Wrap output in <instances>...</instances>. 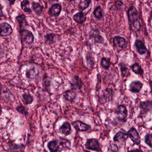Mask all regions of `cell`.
I'll list each match as a JSON object with an SVG mask.
<instances>
[{
    "mask_svg": "<svg viewBox=\"0 0 152 152\" xmlns=\"http://www.w3.org/2000/svg\"><path fill=\"white\" fill-rule=\"evenodd\" d=\"M144 84L140 81H133L129 85V90L133 93H138L143 88Z\"/></svg>",
    "mask_w": 152,
    "mask_h": 152,
    "instance_id": "11",
    "label": "cell"
},
{
    "mask_svg": "<svg viewBox=\"0 0 152 152\" xmlns=\"http://www.w3.org/2000/svg\"><path fill=\"white\" fill-rule=\"evenodd\" d=\"M124 5V3L122 1H117L115 2V6L116 8L120 9Z\"/></svg>",
    "mask_w": 152,
    "mask_h": 152,
    "instance_id": "38",
    "label": "cell"
},
{
    "mask_svg": "<svg viewBox=\"0 0 152 152\" xmlns=\"http://www.w3.org/2000/svg\"><path fill=\"white\" fill-rule=\"evenodd\" d=\"M119 66H120V70H121V74L122 77H127L129 75V71L127 64L121 63L119 64Z\"/></svg>",
    "mask_w": 152,
    "mask_h": 152,
    "instance_id": "22",
    "label": "cell"
},
{
    "mask_svg": "<svg viewBox=\"0 0 152 152\" xmlns=\"http://www.w3.org/2000/svg\"><path fill=\"white\" fill-rule=\"evenodd\" d=\"M62 10V6L60 4L56 3L53 4L49 10V14L52 17H57L61 14Z\"/></svg>",
    "mask_w": 152,
    "mask_h": 152,
    "instance_id": "12",
    "label": "cell"
},
{
    "mask_svg": "<svg viewBox=\"0 0 152 152\" xmlns=\"http://www.w3.org/2000/svg\"><path fill=\"white\" fill-rule=\"evenodd\" d=\"M113 47L117 49L124 50L128 46V42L124 37L120 36H115L113 39Z\"/></svg>",
    "mask_w": 152,
    "mask_h": 152,
    "instance_id": "2",
    "label": "cell"
},
{
    "mask_svg": "<svg viewBox=\"0 0 152 152\" xmlns=\"http://www.w3.org/2000/svg\"><path fill=\"white\" fill-rule=\"evenodd\" d=\"M16 110L20 114L25 115H26L28 114V109L22 105L16 108Z\"/></svg>",
    "mask_w": 152,
    "mask_h": 152,
    "instance_id": "35",
    "label": "cell"
},
{
    "mask_svg": "<svg viewBox=\"0 0 152 152\" xmlns=\"http://www.w3.org/2000/svg\"><path fill=\"white\" fill-rule=\"evenodd\" d=\"M59 131L61 133L67 136L71 134L72 131L71 124L68 122H64L59 128Z\"/></svg>",
    "mask_w": 152,
    "mask_h": 152,
    "instance_id": "17",
    "label": "cell"
},
{
    "mask_svg": "<svg viewBox=\"0 0 152 152\" xmlns=\"http://www.w3.org/2000/svg\"><path fill=\"white\" fill-rule=\"evenodd\" d=\"M39 74V71L36 68H31L26 72V76L28 79H34L38 77Z\"/></svg>",
    "mask_w": 152,
    "mask_h": 152,
    "instance_id": "25",
    "label": "cell"
},
{
    "mask_svg": "<svg viewBox=\"0 0 152 152\" xmlns=\"http://www.w3.org/2000/svg\"><path fill=\"white\" fill-rule=\"evenodd\" d=\"M13 29L9 24L7 23L0 24V36H9L12 34Z\"/></svg>",
    "mask_w": 152,
    "mask_h": 152,
    "instance_id": "8",
    "label": "cell"
},
{
    "mask_svg": "<svg viewBox=\"0 0 152 152\" xmlns=\"http://www.w3.org/2000/svg\"><path fill=\"white\" fill-rule=\"evenodd\" d=\"M128 136L127 133L123 132L120 131L116 133L113 137V140L114 141L121 142V141H125L128 139Z\"/></svg>",
    "mask_w": 152,
    "mask_h": 152,
    "instance_id": "21",
    "label": "cell"
},
{
    "mask_svg": "<svg viewBox=\"0 0 152 152\" xmlns=\"http://www.w3.org/2000/svg\"><path fill=\"white\" fill-rule=\"evenodd\" d=\"M10 2V4H11V3H12V4H14V3L15 2V1H9Z\"/></svg>",
    "mask_w": 152,
    "mask_h": 152,
    "instance_id": "41",
    "label": "cell"
},
{
    "mask_svg": "<svg viewBox=\"0 0 152 152\" xmlns=\"http://www.w3.org/2000/svg\"><path fill=\"white\" fill-rule=\"evenodd\" d=\"M43 85H44V87L48 88L50 86V81L48 78H46L43 81Z\"/></svg>",
    "mask_w": 152,
    "mask_h": 152,
    "instance_id": "37",
    "label": "cell"
},
{
    "mask_svg": "<svg viewBox=\"0 0 152 152\" xmlns=\"http://www.w3.org/2000/svg\"><path fill=\"white\" fill-rule=\"evenodd\" d=\"M111 96V91L110 90L107 89L103 91L102 95L99 97V102L101 104H104L109 101L110 96Z\"/></svg>",
    "mask_w": 152,
    "mask_h": 152,
    "instance_id": "19",
    "label": "cell"
},
{
    "mask_svg": "<svg viewBox=\"0 0 152 152\" xmlns=\"http://www.w3.org/2000/svg\"><path fill=\"white\" fill-rule=\"evenodd\" d=\"M1 112H2V109H1V106L0 105V114H1Z\"/></svg>",
    "mask_w": 152,
    "mask_h": 152,
    "instance_id": "42",
    "label": "cell"
},
{
    "mask_svg": "<svg viewBox=\"0 0 152 152\" xmlns=\"http://www.w3.org/2000/svg\"><path fill=\"white\" fill-rule=\"evenodd\" d=\"M72 90H80L82 88L83 85V83L81 79L79 77L78 75H75L74 76L71 82Z\"/></svg>",
    "mask_w": 152,
    "mask_h": 152,
    "instance_id": "14",
    "label": "cell"
},
{
    "mask_svg": "<svg viewBox=\"0 0 152 152\" xmlns=\"http://www.w3.org/2000/svg\"><path fill=\"white\" fill-rule=\"evenodd\" d=\"M128 152H143L141 150H139V149H135V150H131L129 151Z\"/></svg>",
    "mask_w": 152,
    "mask_h": 152,
    "instance_id": "40",
    "label": "cell"
},
{
    "mask_svg": "<svg viewBox=\"0 0 152 152\" xmlns=\"http://www.w3.org/2000/svg\"><path fill=\"white\" fill-rule=\"evenodd\" d=\"M8 149L10 152H23L24 147L22 145L12 144L10 145Z\"/></svg>",
    "mask_w": 152,
    "mask_h": 152,
    "instance_id": "26",
    "label": "cell"
},
{
    "mask_svg": "<svg viewBox=\"0 0 152 152\" xmlns=\"http://www.w3.org/2000/svg\"><path fill=\"white\" fill-rule=\"evenodd\" d=\"M48 147L50 152H57L60 148L59 142L57 140L50 141L48 143Z\"/></svg>",
    "mask_w": 152,
    "mask_h": 152,
    "instance_id": "20",
    "label": "cell"
},
{
    "mask_svg": "<svg viewBox=\"0 0 152 152\" xmlns=\"http://www.w3.org/2000/svg\"><path fill=\"white\" fill-rule=\"evenodd\" d=\"M93 15L96 19L101 20L103 17V11L101 6H98L96 7L93 11Z\"/></svg>",
    "mask_w": 152,
    "mask_h": 152,
    "instance_id": "27",
    "label": "cell"
},
{
    "mask_svg": "<svg viewBox=\"0 0 152 152\" xmlns=\"http://www.w3.org/2000/svg\"><path fill=\"white\" fill-rule=\"evenodd\" d=\"M16 20L18 22L20 29L23 28L24 27L28 25L27 21H26V17L23 14L19 15L17 17Z\"/></svg>",
    "mask_w": 152,
    "mask_h": 152,
    "instance_id": "24",
    "label": "cell"
},
{
    "mask_svg": "<svg viewBox=\"0 0 152 152\" xmlns=\"http://www.w3.org/2000/svg\"><path fill=\"white\" fill-rule=\"evenodd\" d=\"M56 36L54 34H47L45 36L46 41L49 44H52L54 42H56L55 39H56Z\"/></svg>",
    "mask_w": 152,
    "mask_h": 152,
    "instance_id": "33",
    "label": "cell"
},
{
    "mask_svg": "<svg viewBox=\"0 0 152 152\" xmlns=\"http://www.w3.org/2000/svg\"><path fill=\"white\" fill-rule=\"evenodd\" d=\"M75 129L80 132L88 131L91 129V126L80 121H76L72 123Z\"/></svg>",
    "mask_w": 152,
    "mask_h": 152,
    "instance_id": "6",
    "label": "cell"
},
{
    "mask_svg": "<svg viewBox=\"0 0 152 152\" xmlns=\"http://www.w3.org/2000/svg\"><path fill=\"white\" fill-rule=\"evenodd\" d=\"M84 152H91L89 151H87V150H84Z\"/></svg>",
    "mask_w": 152,
    "mask_h": 152,
    "instance_id": "43",
    "label": "cell"
},
{
    "mask_svg": "<svg viewBox=\"0 0 152 152\" xmlns=\"http://www.w3.org/2000/svg\"><path fill=\"white\" fill-rule=\"evenodd\" d=\"M22 96L26 105L30 104L33 101V98L30 94L24 93L22 95Z\"/></svg>",
    "mask_w": 152,
    "mask_h": 152,
    "instance_id": "32",
    "label": "cell"
},
{
    "mask_svg": "<svg viewBox=\"0 0 152 152\" xmlns=\"http://www.w3.org/2000/svg\"><path fill=\"white\" fill-rule=\"evenodd\" d=\"M128 137L130 138L132 141L136 145H139L141 142L140 136L138 132L135 128H131L127 132Z\"/></svg>",
    "mask_w": 152,
    "mask_h": 152,
    "instance_id": "5",
    "label": "cell"
},
{
    "mask_svg": "<svg viewBox=\"0 0 152 152\" xmlns=\"http://www.w3.org/2000/svg\"><path fill=\"white\" fill-rule=\"evenodd\" d=\"M22 9L26 13H30L31 12V10L30 7V2L28 1H23L21 3Z\"/></svg>",
    "mask_w": 152,
    "mask_h": 152,
    "instance_id": "30",
    "label": "cell"
},
{
    "mask_svg": "<svg viewBox=\"0 0 152 152\" xmlns=\"http://www.w3.org/2000/svg\"><path fill=\"white\" fill-rule=\"evenodd\" d=\"M128 20L130 28L131 31L138 32L140 30V23L139 21V15L137 9L131 6L127 11Z\"/></svg>",
    "mask_w": 152,
    "mask_h": 152,
    "instance_id": "1",
    "label": "cell"
},
{
    "mask_svg": "<svg viewBox=\"0 0 152 152\" xmlns=\"http://www.w3.org/2000/svg\"><path fill=\"white\" fill-rule=\"evenodd\" d=\"M100 65L103 69L108 70L111 66V63L106 58L102 57L100 61Z\"/></svg>",
    "mask_w": 152,
    "mask_h": 152,
    "instance_id": "31",
    "label": "cell"
},
{
    "mask_svg": "<svg viewBox=\"0 0 152 152\" xmlns=\"http://www.w3.org/2000/svg\"><path fill=\"white\" fill-rule=\"evenodd\" d=\"M131 68L132 71L134 73L137 75H139L140 76H143L144 71H143L142 67L139 65L138 63H135V64H133L131 66Z\"/></svg>",
    "mask_w": 152,
    "mask_h": 152,
    "instance_id": "23",
    "label": "cell"
},
{
    "mask_svg": "<svg viewBox=\"0 0 152 152\" xmlns=\"http://www.w3.org/2000/svg\"><path fill=\"white\" fill-rule=\"evenodd\" d=\"M85 59L88 67L91 69H93L95 66L96 62L92 53L90 52H87L85 56Z\"/></svg>",
    "mask_w": 152,
    "mask_h": 152,
    "instance_id": "18",
    "label": "cell"
},
{
    "mask_svg": "<svg viewBox=\"0 0 152 152\" xmlns=\"http://www.w3.org/2000/svg\"><path fill=\"white\" fill-rule=\"evenodd\" d=\"M73 19L77 23L83 24L86 22L87 20V17H86V14L83 11H80L74 15L73 16Z\"/></svg>",
    "mask_w": 152,
    "mask_h": 152,
    "instance_id": "15",
    "label": "cell"
},
{
    "mask_svg": "<svg viewBox=\"0 0 152 152\" xmlns=\"http://www.w3.org/2000/svg\"><path fill=\"white\" fill-rule=\"evenodd\" d=\"M118 150L119 149L116 144L113 143L110 145V151L111 152H118Z\"/></svg>",
    "mask_w": 152,
    "mask_h": 152,
    "instance_id": "36",
    "label": "cell"
},
{
    "mask_svg": "<svg viewBox=\"0 0 152 152\" xmlns=\"http://www.w3.org/2000/svg\"><path fill=\"white\" fill-rule=\"evenodd\" d=\"M135 48L139 54L141 56L146 54L148 51L147 49L145 46V43L139 39H137L134 43Z\"/></svg>",
    "mask_w": 152,
    "mask_h": 152,
    "instance_id": "13",
    "label": "cell"
},
{
    "mask_svg": "<svg viewBox=\"0 0 152 152\" xmlns=\"http://www.w3.org/2000/svg\"><path fill=\"white\" fill-rule=\"evenodd\" d=\"M2 7L1 4H0V17L3 16V13H2Z\"/></svg>",
    "mask_w": 152,
    "mask_h": 152,
    "instance_id": "39",
    "label": "cell"
},
{
    "mask_svg": "<svg viewBox=\"0 0 152 152\" xmlns=\"http://www.w3.org/2000/svg\"><path fill=\"white\" fill-rule=\"evenodd\" d=\"M21 39L23 42L26 43H31L33 42L34 36L31 32L27 30H22L20 32Z\"/></svg>",
    "mask_w": 152,
    "mask_h": 152,
    "instance_id": "7",
    "label": "cell"
},
{
    "mask_svg": "<svg viewBox=\"0 0 152 152\" xmlns=\"http://www.w3.org/2000/svg\"><path fill=\"white\" fill-rule=\"evenodd\" d=\"M152 133H147L145 136V143L149 146L150 148H152Z\"/></svg>",
    "mask_w": 152,
    "mask_h": 152,
    "instance_id": "34",
    "label": "cell"
},
{
    "mask_svg": "<svg viewBox=\"0 0 152 152\" xmlns=\"http://www.w3.org/2000/svg\"><path fill=\"white\" fill-rule=\"evenodd\" d=\"M32 8L35 13L38 15L40 16L42 13L43 7L39 3L33 2L32 3Z\"/></svg>",
    "mask_w": 152,
    "mask_h": 152,
    "instance_id": "29",
    "label": "cell"
},
{
    "mask_svg": "<svg viewBox=\"0 0 152 152\" xmlns=\"http://www.w3.org/2000/svg\"><path fill=\"white\" fill-rule=\"evenodd\" d=\"M140 114L145 115L152 110V103L151 100L141 101L140 103Z\"/></svg>",
    "mask_w": 152,
    "mask_h": 152,
    "instance_id": "9",
    "label": "cell"
},
{
    "mask_svg": "<svg viewBox=\"0 0 152 152\" xmlns=\"http://www.w3.org/2000/svg\"><path fill=\"white\" fill-rule=\"evenodd\" d=\"M85 148L89 150L99 152L100 151V145L96 139H88L85 145Z\"/></svg>",
    "mask_w": 152,
    "mask_h": 152,
    "instance_id": "3",
    "label": "cell"
},
{
    "mask_svg": "<svg viewBox=\"0 0 152 152\" xmlns=\"http://www.w3.org/2000/svg\"><path fill=\"white\" fill-rule=\"evenodd\" d=\"M91 3V1L89 0H81L78 5L79 9L81 11L85 10L89 7Z\"/></svg>",
    "mask_w": 152,
    "mask_h": 152,
    "instance_id": "28",
    "label": "cell"
},
{
    "mask_svg": "<svg viewBox=\"0 0 152 152\" xmlns=\"http://www.w3.org/2000/svg\"><path fill=\"white\" fill-rule=\"evenodd\" d=\"M89 39L95 43H103L104 42V39L100 35L99 31L97 29H94L91 32Z\"/></svg>",
    "mask_w": 152,
    "mask_h": 152,
    "instance_id": "10",
    "label": "cell"
},
{
    "mask_svg": "<svg viewBox=\"0 0 152 152\" xmlns=\"http://www.w3.org/2000/svg\"><path fill=\"white\" fill-rule=\"evenodd\" d=\"M76 96V93L74 90H68L64 92L63 97L66 101L72 102L75 100Z\"/></svg>",
    "mask_w": 152,
    "mask_h": 152,
    "instance_id": "16",
    "label": "cell"
},
{
    "mask_svg": "<svg viewBox=\"0 0 152 152\" xmlns=\"http://www.w3.org/2000/svg\"><path fill=\"white\" fill-rule=\"evenodd\" d=\"M115 113L117 115V118L120 121H124L128 115V110L126 107L124 105L118 106L115 109Z\"/></svg>",
    "mask_w": 152,
    "mask_h": 152,
    "instance_id": "4",
    "label": "cell"
}]
</instances>
